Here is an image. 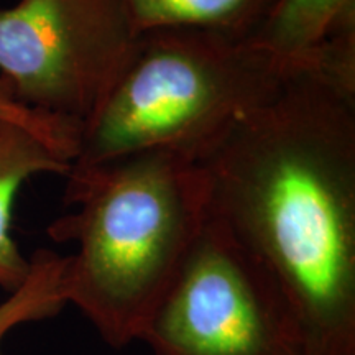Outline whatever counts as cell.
Segmentation results:
<instances>
[{
  "instance_id": "obj_9",
  "label": "cell",
  "mask_w": 355,
  "mask_h": 355,
  "mask_svg": "<svg viewBox=\"0 0 355 355\" xmlns=\"http://www.w3.org/2000/svg\"><path fill=\"white\" fill-rule=\"evenodd\" d=\"M66 257L38 248L30 257V272L15 291L0 303V355L7 334L26 322L55 318L66 304L63 275Z\"/></svg>"
},
{
  "instance_id": "obj_8",
  "label": "cell",
  "mask_w": 355,
  "mask_h": 355,
  "mask_svg": "<svg viewBox=\"0 0 355 355\" xmlns=\"http://www.w3.org/2000/svg\"><path fill=\"white\" fill-rule=\"evenodd\" d=\"M277 0H121L137 35L155 30H194L250 40Z\"/></svg>"
},
{
  "instance_id": "obj_7",
  "label": "cell",
  "mask_w": 355,
  "mask_h": 355,
  "mask_svg": "<svg viewBox=\"0 0 355 355\" xmlns=\"http://www.w3.org/2000/svg\"><path fill=\"white\" fill-rule=\"evenodd\" d=\"M355 24V0H277L250 42L288 69L311 64L326 40Z\"/></svg>"
},
{
  "instance_id": "obj_4",
  "label": "cell",
  "mask_w": 355,
  "mask_h": 355,
  "mask_svg": "<svg viewBox=\"0 0 355 355\" xmlns=\"http://www.w3.org/2000/svg\"><path fill=\"white\" fill-rule=\"evenodd\" d=\"M140 340L153 355H306L282 293L211 214Z\"/></svg>"
},
{
  "instance_id": "obj_10",
  "label": "cell",
  "mask_w": 355,
  "mask_h": 355,
  "mask_svg": "<svg viewBox=\"0 0 355 355\" xmlns=\"http://www.w3.org/2000/svg\"><path fill=\"white\" fill-rule=\"evenodd\" d=\"M0 121L15 122L28 128L66 162L71 163L76 158L81 123L26 107L17 99L12 84L2 74H0Z\"/></svg>"
},
{
  "instance_id": "obj_5",
  "label": "cell",
  "mask_w": 355,
  "mask_h": 355,
  "mask_svg": "<svg viewBox=\"0 0 355 355\" xmlns=\"http://www.w3.org/2000/svg\"><path fill=\"white\" fill-rule=\"evenodd\" d=\"M137 38L121 0H20L0 8V74L26 107L83 123Z\"/></svg>"
},
{
  "instance_id": "obj_3",
  "label": "cell",
  "mask_w": 355,
  "mask_h": 355,
  "mask_svg": "<svg viewBox=\"0 0 355 355\" xmlns=\"http://www.w3.org/2000/svg\"><path fill=\"white\" fill-rule=\"evenodd\" d=\"M290 73L250 40L194 30L140 33L121 76L81 123L73 165L140 150L198 163Z\"/></svg>"
},
{
  "instance_id": "obj_1",
  "label": "cell",
  "mask_w": 355,
  "mask_h": 355,
  "mask_svg": "<svg viewBox=\"0 0 355 355\" xmlns=\"http://www.w3.org/2000/svg\"><path fill=\"white\" fill-rule=\"evenodd\" d=\"M198 165L209 214L282 293L306 355H355V92L293 69Z\"/></svg>"
},
{
  "instance_id": "obj_6",
  "label": "cell",
  "mask_w": 355,
  "mask_h": 355,
  "mask_svg": "<svg viewBox=\"0 0 355 355\" xmlns=\"http://www.w3.org/2000/svg\"><path fill=\"white\" fill-rule=\"evenodd\" d=\"M69 168V162L28 128L0 121V288L3 291H15L30 272V259L12 237L13 202L20 186L38 173L66 176Z\"/></svg>"
},
{
  "instance_id": "obj_2",
  "label": "cell",
  "mask_w": 355,
  "mask_h": 355,
  "mask_svg": "<svg viewBox=\"0 0 355 355\" xmlns=\"http://www.w3.org/2000/svg\"><path fill=\"white\" fill-rule=\"evenodd\" d=\"M71 214L48 237L74 242L63 291L110 347L140 340L209 219L206 176L193 159L140 150L66 175Z\"/></svg>"
}]
</instances>
